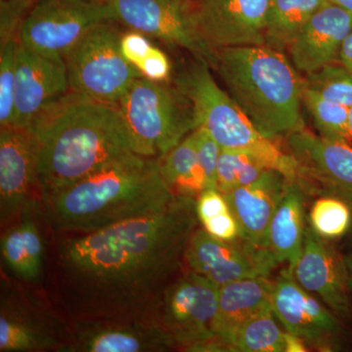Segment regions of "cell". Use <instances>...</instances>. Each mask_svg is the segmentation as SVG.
<instances>
[{"mask_svg": "<svg viewBox=\"0 0 352 352\" xmlns=\"http://www.w3.org/2000/svg\"><path fill=\"white\" fill-rule=\"evenodd\" d=\"M177 344L157 318L73 321L64 352H163Z\"/></svg>", "mask_w": 352, "mask_h": 352, "instance_id": "cell-17", "label": "cell"}, {"mask_svg": "<svg viewBox=\"0 0 352 352\" xmlns=\"http://www.w3.org/2000/svg\"><path fill=\"white\" fill-rule=\"evenodd\" d=\"M69 94L65 60L44 56L19 44L13 126L31 129Z\"/></svg>", "mask_w": 352, "mask_h": 352, "instance_id": "cell-16", "label": "cell"}, {"mask_svg": "<svg viewBox=\"0 0 352 352\" xmlns=\"http://www.w3.org/2000/svg\"><path fill=\"white\" fill-rule=\"evenodd\" d=\"M197 23L214 50L265 45L270 0H193Z\"/></svg>", "mask_w": 352, "mask_h": 352, "instance_id": "cell-19", "label": "cell"}, {"mask_svg": "<svg viewBox=\"0 0 352 352\" xmlns=\"http://www.w3.org/2000/svg\"><path fill=\"white\" fill-rule=\"evenodd\" d=\"M302 105L311 117L320 138L351 144L349 107L324 98L305 85L302 90Z\"/></svg>", "mask_w": 352, "mask_h": 352, "instance_id": "cell-28", "label": "cell"}, {"mask_svg": "<svg viewBox=\"0 0 352 352\" xmlns=\"http://www.w3.org/2000/svg\"><path fill=\"white\" fill-rule=\"evenodd\" d=\"M107 3L116 22L188 51L212 68L217 50L201 34L193 0H109Z\"/></svg>", "mask_w": 352, "mask_h": 352, "instance_id": "cell-11", "label": "cell"}, {"mask_svg": "<svg viewBox=\"0 0 352 352\" xmlns=\"http://www.w3.org/2000/svg\"><path fill=\"white\" fill-rule=\"evenodd\" d=\"M157 160L162 177L175 196L197 199L208 189L193 132Z\"/></svg>", "mask_w": 352, "mask_h": 352, "instance_id": "cell-24", "label": "cell"}, {"mask_svg": "<svg viewBox=\"0 0 352 352\" xmlns=\"http://www.w3.org/2000/svg\"><path fill=\"white\" fill-rule=\"evenodd\" d=\"M308 223L323 239H340L351 228L352 207L338 197L321 196L311 206Z\"/></svg>", "mask_w": 352, "mask_h": 352, "instance_id": "cell-29", "label": "cell"}, {"mask_svg": "<svg viewBox=\"0 0 352 352\" xmlns=\"http://www.w3.org/2000/svg\"><path fill=\"white\" fill-rule=\"evenodd\" d=\"M273 284L270 277H256L219 287L214 351H227L229 340L243 324L272 308Z\"/></svg>", "mask_w": 352, "mask_h": 352, "instance_id": "cell-22", "label": "cell"}, {"mask_svg": "<svg viewBox=\"0 0 352 352\" xmlns=\"http://www.w3.org/2000/svg\"><path fill=\"white\" fill-rule=\"evenodd\" d=\"M90 1L97 2V3H107L109 0H90Z\"/></svg>", "mask_w": 352, "mask_h": 352, "instance_id": "cell-40", "label": "cell"}, {"mask_svg": "<svg viewBox=\"0 0 352 352\" xmlns=\"http://www.w3.org/2000/svg\"><path fill=\"white\" fill-rule=\"evenodd\" d=\"M349 126H351V147H352V107L349 108Z\"/></svg>", "mask_w": 352, "mask_h": 352, "instance_id": "cell-39", "label": "cell"}, {"mask_svg": "<svg viewBox=\"0 0 352 352\" xmlns=\"http://www.w3.org/2000/svg\"><path fill=\"white\" fill-rule=\"evenodd\" d=\"M113 20L108 3L90 0H38L21 27L19 43L44 56L66 60L94 28Z\"/></svg>", "mask_w": 352, "mask_h": 352, "instance_id": "cell-9", "label": "cell"}, {"mask_svg": "<svg viewBox=\"0 0 352 352\" xmlns=\"http://www.w3.org/2000/svg\"><path fill=\"white\" fill-rule=\"evenodd\" d=\"M288 182L279 171L267 170L256 182L223 194L239 224L241 238L268 248L270 222L281 203Z\"/></svg>", "mask_w": 352, "mask_h": 352, "instance_id": "cell-21", "label": "cell"}, {"mask_svg": "<svg viewBox=\"0 0 352 352\" xmlns=\"http://www.w3.org/2000/svg\"><path fill=\"white\" fill-rule=\"evenodd\" d=\"M285 333L271 308L243 324L229 340L227 351L285 352Z\"/></svg>", "mask_w": 352, "mask_h": 352, "instance_id": "cell-27", "label": "cell"}, {"mask_svg": "<svg viewBox=\"0 0 352 352\" xmlns=\"http://www.w3.org/2000/svg\"><path fill=\"white\" fill-rule=\"evenodd\" d=\"M120 48L124 59L138 69L142 78L156 82L171 80L173 65L170 58L152 43L149 36L129 29L120 34Z\"/></svg>", "mask_w": 352, "mask_h": 352, "instance_id": "cell-26", "label": "cell"}, {"mask_svg": "<svg viewBox=\"0 0 352 352\" xmlns=\"http://www.w3.org/2000/svg\"><path fill=\"white\" fill-rule=\"evenodd\" d=\"M205 60L193 58L176 76L175 85L188 97L193 107L197 129L203 127L222 149L248 153L264 166L279 171L289 180L298 177V161L280 149L275 141L259 133L212 74Z\"/></svg>", "mask_w": 352, "mask_h": 352, "instance_id": "cell-5", "label": "cell"}, {"mask_svg": "<svg viewBox=\"0 0 352 352\" xmlns=\"http://www.w3.org/2000/svg\"><path fill=\"white\" fill-rule=\"evenodd\" d=\"M203 228L217 239L233 241L240 237V227L232 212L217 215L201 223Z\"/></svg>", "mask_w": 352, "mask_h": 352, "instance_id": "cell-34", "label": "cell"}, {"mask_svg": "<svg viewBox=\"0 0 352 352\" xmlns=\"http://www.w3.org/2000/svg\"><path fill=\"white\" fill-rule=\"evenodd\" d=\"M199 222L196 199L176 196L159 212L95 232L48 229L44 287L72 322L159 319Z\"/></svg>", "mask_w": 352, "mask_h": 352, "instance_id": "cell-1", "label": "cell"}, {"mask_svg": "<svg viewBox=\"0 0 352 352\" xmlns=\"http://www.w3.org/2000/svg\"><path fill=\"white\" fill-rule=\"evenodd\" d=\"M73 322L52 302L44 285L22 281L2 271L0 351L64 352Z\"/></svg>", "mask_w": 352, "mask_h": 352, "instance_id": "cell-7", "label": "cell"}, {"mask_svg": "<svg viewBox=\"0 0 352 352\" xmlns=\"http://www.w3.org/2000/svg\"><path fill=\"white\" fill-rule=\"evenodd\" d=\"M271 307L286 332L317 351H333L344 335L342 320L296 282L293 271H281L273 284Z\"/></svg>", "mask_w": 352, "mask_h": 352, "instance_id": "cell-14", "label": "cell"}, {"mask_svg": "<svg viewBox=\"0 0 352 352\" xmlns=\"http://www.w3.org/2000/svg\"><path fill=\"white\" fill-rule=\"evenodd\" d=\"M337 62L352 72V30L342 44Z\"/></svg>", "mask_w": 352, "mask_h": 352, "instance_id": "cell-35", "label": "cell"}, {"mask_svg": "<svg viewBox=\"0 0 352 352\" xmlns=\"http://www.w3.org/2000/svg\"><path fill=\"white\" fill-rule=\"evenodd\" d=\"M344 263H346L347 279H349V289L352 294V251L344 256Z\"/></svg>", "mask_w": 352, "mask_h": 352, "instance_id": "cell-37", "label": "cell"}, {"mask_svg": "<svg viewBox=\"0 0 352 352\" xmlns=\"http://www.w3.org/2000/svg\"><path fill=\"white\" fill-rule=\"evenodd\" d=\"M307 195L298 183L289 182L268 229V248L278 263H286L289 270L295 267L302 252Z\"/></svg>", "mask_w": 352, "mask_h": 352, "instance_id": "cell-23", "label": "cell"}, {"mask_svg": "<svg viewBox=\"0 0 352 352\" xmlns=\"http://www.w3.org/2000/svg\"><path fill=\"white\" fill-rule=\"evenodd\" d=\"M196 210L199 221L203 223L206 220L226 214L231 210L221 192L217 189H207L196 199Z\"/></svg>", "mask_w": 352, "mask_h": 352, "instance_id": "cell-33", "label": "cell"}, {"mask_svg": "<svg viewBox=\"0 0 352 352\" xmlns=\"http://www.w3.org/2000/svg\"><path fill=\"white\" fill-rule=\"evenodd\" d=\"M352 30V12L327 1L298 32L288 48L292 63L305 76L335 63Z\"/></svg>", "mask_w": 352, "mask_h": 352, "instance_id": "cell-20", "label": "cell"}, {"mask_svg": "<svg viewBox=\"0 0 352 352\" xmlns=\"http://www.w3.org/2000/svg\"><path fill=\"white\" fill-rule=\"evenodd\" d=\"M28 1L32 2V3L36 4V2L38 1V0H28Z\"/></svg>", "mask_w": 352, "mask_h": 352, "instance_id": "cell-41", "label": "cell"}, {"mask_svg": "<svg viewBox=\"0 0 352 352\" xmlns=\"http://www.w3.org/2000/svg\"><path fill=\"white\" fill-rule=\"evenodd\" d=\"M219 298V286L188 270L166 289L159 320L180 349L214 351Z\"/></svg>", "mask_w": 352, "mask_h": 352, "instance_id": "cell-10", "label": "cell"}, {"mask_svg": "<svg viewBox=\"0 0 352 352\" xmlns=\"http://www.w3.org/2000/svg\"><path fill=\"white\" fill-rule=\"evenodd\" d=\"M286 139L289 153L298 161L296 183L307 194L338 197L352 207V147L307 131Z\"/></svg>", "mask_w": 352, "mask_h": 352, "instance_id": "cell-15", "label": "cell"}, {"mask_svg": "<svg viewBox=\"0 0 352 352\" xmlns=\"http://www.w3.org/2000/svg\"><path fill=\"white\" fill-rule=\"evenodd\" d=\"M132 152L160 159L197 129L188 97L175 85L139 78L117 105Z\"/></svg>", "mask_w": 352, "mask_h": 352, "instance_id": "cell-6", "label": "cell"}, {"mask_svg": "<svg viewBox=\"0 0 352 352\" xmlns=\"http://www.w3.org/2000/svg\"><path fill=\"white\" fill-rule=\"evenodd\" d=\"M199 162L207 179L208 189H217V164L222 148L203 127L193 131Z\"/></svg>", "mask_w": 352, "mask_h": 352, "instance_id": "cell-32", "label": "cell"}, {"mask_svg": "<svg viewBox=\"0 0 352 352\" xmlns=\"http://www.w3.org/2000/svg\"><path fill=\"white\" fill-rule=\"evenodd\" d=\"M291 271L296 282L320 300L340 320L351 318V293L344 256H340L309 224L305 228L302 254Z\"/></svg>", "mask_w": 352, "mask_h": 352, "instance_id": "cell-18", "label": "cell"}, {"mask_svg": "<svg viewBox=\"0 0 352 352\" xmlns=\"http://www.w3.org/2000/svg\"><path fill=\"white\" fill-rule=\"evenodd\" d=\"M184 259L187 270L219 287L248 278L270 277L280 264L268 248L241 237L217 239L204 228H197L190 238Z\"/></svg>", "mask_w": 352, "mask_h": 352, "instance_id": "cell-13", "label": "cell"}, {"mask_svg": "<svg viewBox=\"0 0 352 352\" xmlns=\"http://www.w3.org/2000/svg\"><path fill=\"white\" fill-rule=\"evenodd\" d=\"M212 69L264 138L276 141L307 129L305 82L284 52L266 45L220 48Z\"/></svg>", "mask_w": 352, "mask_h": 352, "instance_id": "cell-4", "label": "cell"}, {"mask_svg": "<svg viewBox=\"0 0 352 352\" xmlns=\"http://www.w3.org/2000/svg\"><path fill=\"white\" fill-rule=\"evenodd\" d=\"M329 0H270L266 14L265 45L288 50L314 13Z\"/></svg>", "mask_w": 352, "mask_h": 352, "instance_id": "cell-25", "label": "cell"}, {"mask_svg": "<svg viewBox=\"0 0 352 352\" xmlns=\"http://www.w3.org/2000/svg\"><path fill=\"white\" fill-rule=\"evenodd\" d=\"M329 1L344 7V8H346L347 10L351 11L352 12V0H329Z\"/></svg>", "mask_w": 352, "mask_h": 352, "instance_id": "cell-38", "label": "cell"}, {"mask_svg": "<svg viewBox=\"0 0 352 352\" xmlns=\"http://www.w3.org/2000/svg\"><path fill=\"white\" fill-rule=\"evenodd\" d=\"M175 197L159 160L129 153L46 197L43 208L50 232L76 235L154 214Z\"/></svg>", "mask_w": 352, "mask_h": 352, "instance_id": "cell-2", "label": "cell"}, {"mask_svg": "<svg viewBox=\"0 0 352 352\" xmlns=\"http://www.w3.org/2000/svg\"><path fill=\"white\" fill-rule=\"evenodd\" d=\"M305 87L314 90L328 100L352 107V72L335 63L328 65L303 78Z\"/></svg>", "mask_w": 352, "mask_h": 352, "instance_id": "cell-30", "label": "cell"}, {"mask_svg": "<svg viewBox=\"0 0 352 352\" xmlns=\"http://www.w3.org/2000/svg\"><path fill=\"white\" fill-rule=\"evenodd\" d=\"M307 349L305 340L288 332L285 333V352H305Z\"/></svg>", "mask_w": 352, "mask_h": 352, "instance_id": "cell-36", "label": "cell"}, {"mask_svg": "<svg viewBox=\"0 0 352 352\" xmlns=\"http://www.w3.org/2000/svg\"><path fill=\"white\" fill-rule=\"evenodd\" d=\"M119 23L94 28L66 58L71 92L88 100L117 106L140 73L122 56Z\"/></svg>", "mask_w": 352, "mask_h": 352, "instance_id": "cell-8", "label": "cell"}, {"mask_svg": "<svg viewBox=\"0 0 352 352\" xmlns=\"http://www.w3.org/2000/svg\"><path fill=\"white\" fill-rule=\"evenodd\" d=\"M39 140L32 129L0 127V223L12 226L30 206L43 201Z\"/></svg>", "mask_w": 352, "mask_h": 352, "instance_id": "cell-12", "label": "cell"}, {"mask_svg": "<svg viewBox=\"0 0 352 352\" xmlns=\"http://www.w3.org/2000/svg\"><path fill=\"white\" fill-rule=\"evenodd\" d=\"M31 129L39 140L43 200L132 152L117 106L71 92Z\"/></svg>", "mask_w": 352, "mask_h": 352, "instance_id": "cell-3", "label": "cell"}, {"mask_svg": "<svg viewBox=\"0 0 352 352\" xmlns=\"http://www.w3.org/2000/svg\"><path fill=\"white\" fill-rule=\"evenodd\" d=\"M19 39L0 45V127L12 126L15 118L16 59Z\"/></svg>", "mask_w": 352, "mask_h": 352, "instance_id": "cell-31", "label": "cell"}]
</instances>
